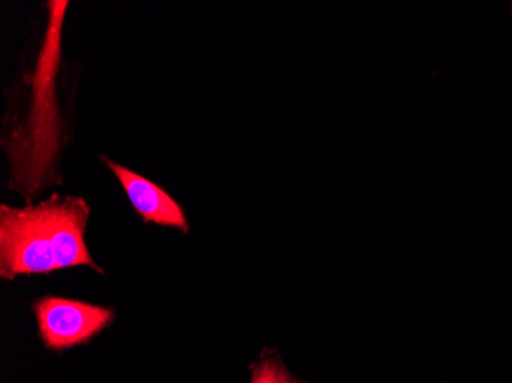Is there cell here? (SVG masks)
<instances>
[{"label":"cell","mask_w":512,"mask_h":383,"mask_svg":"<svg viewBox=\"0 0 512 383\" xmlns=\"http://www.w3.org/2000/svg\"><path fill=\"white\" fill-rule=\"evenodd\" d=\"M106 166L114 172L117 180L122 183L129 201L134 206L135 212L146 223L160 224V226L177 227L188 232V221L184 217L183 209L175 203L174 198L169 197L165 190L152 181L146 180L142 175L129 171L120 164L105 160Z\"/></svg>","instance_id":"3"},{"label":"cell","mask_w":512,"mask_h":383,"mask_svg":"<svg viewBox=\"0 0 512 383\" xmlns=\"http://www.w3.org/2000/svg\"><path fill=\"white\" fill-rule=\"evenodd\" d=\"M40 336L51 350L85 344L105 330L114 311L65 298H42L34 304Z\"/></svg>","instance_id":"2"},{"label":"cell","mask_w":512,"mask_h":383,"mask_svg":"<svg viewBox=\"0 0 512 383\" xmlns=\"http://www.w3.org/2000/svg\"><path fill=\"white\" fill-rule=\"evenodd\" d=\"M89 206L82 198L59 197L37 206H2L0 210V275H46L68 267L91 266L85 243Z\"/></svg>","instance_id":"1"},{"label":"cell","mask_w":512,"mask_h":383,"mask_svg":"<svg viewBox=\"0 0 512 383\" xmlns=\"http://www.w3.org/2000/svg\"><path fill=\"white\" fill-rule=\"evenodd\" d=\"M250 383H306L296 379L284 367L283 362L273 354H264L260 362L253 367Z\"/></svg>","instance_id":"4"}]
</instances>
